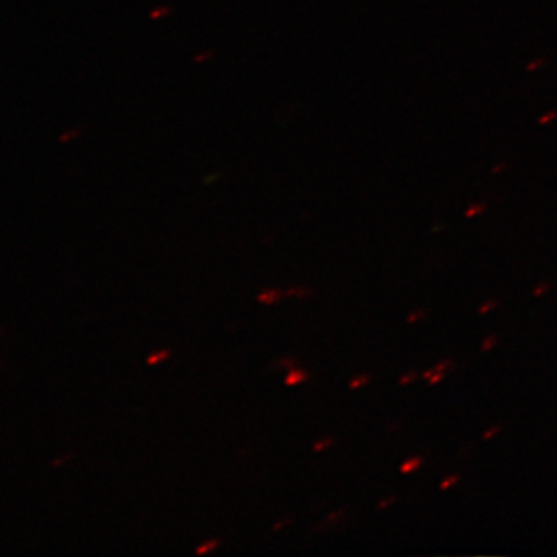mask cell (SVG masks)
Here are the masks:
<instances>
[{"mask_svg":"<svg viewBox=\"0 0 557 557\" xmlns=\"http://www.w3.org/2000/svg\"><path fill=\"white\" fill-rule=\"evenodd\" d=\"M498 431H500V429H498V428H491L490 431H487L486 434L483 435V438L490 440L491 437H494V435H496Z\"/></svg>","mask_w":557,"mask_h":557,"instance_id":"cell-13","label":"cell"},{"mask_svg":"<svg viewBox=\"0 0 557 557\" xmlns=\"http://www.w3.org/2000/svg\"><path fill=\"white\" fill-rule=\"evenodd\" d=\"M394 500H395V498H391V500L381 502L380 508L387 507V505L391 504V502H394Z\"/></svg>","mask_w":557,"mask_h":557,"instance_id":"cell-17","label":"cell"},{"mask_svg":"<svg viewBox=\"0 0 557 557\" xmlns=\"http://www.w3.org/2000/svg\"><path fill=\"white\" fill-rule=\"evenodd\" d=\"M497 304L496 302H491V304H486V306H482L480 307V313H487V311H490L491 309H494V307H496Z\"/></svg>","mask_w":557,"mask_h":557,"instance_id":"cell-12","label":"cell"},{"mask_svg":"<svg viewBox=\"0 0 557 557\" xmlns=\"http://www.w3.org/2000/svg\"><path fill=\"white\" fill-rule=\"evenodd\" d=\"M416 379H417V373L410 372V373H408V375L403 376V379H401V381H399V383L409 384V383H412V381Z\"/></svg>","mask_w":557,"mask_h":557,"instance_id":"cell-10","label":"cell"},{"mask_svg":"<svg viewBox=\"0 0 557 557\" xmlns=\"http://www.w3.org/2000/svg\"><path fill=\"white\" fill-rule=\"evenodd\" d=\"M220 542L219 541H209L205 542L201 547L196 549L197 555H207L208 552H212V549H215L219 547Z\"/></svg>","mask_w":557,"mask_h":557,"instance_id":"cell-5","label":"cell"},{"mask_svg":"<svg viewBox=\"0 0 557 557\" xmlns=\"http://www.w3.org/2000/svg\"><path fill=\"white\" fill-rule=\"evenodd\" d=\"M421 465H423V458H409V460L406 461L405 465H403L401 472L403 474H409V472H413L416 471L417 468H420Z\"/></svg>","mask_w":557,"mask_h":557,"instance_id":"cell-2","label":"cell"},{"mask_svg":"<svg viewBox=\"0 0 557 557\" xmlns=\"http://www.w3.org/2000/svg\"><path fill=\"white\" fill-rule=\"evenodd\" d=\"M330 445H333V440H325V442H319L317 445H314V453H321V450H324L325 448H329Z\"/></svg>","mask_w":557,"mask_h":557,"instance_id":"cell-7","label":"cell"},{"mask_svg":"<svg viewBox=\"0 0 557 557\" xmlns=\"http://www.w3.org/2000/svg\"><path fill=\"white\" fill-rule=\"evenodd\" d=\"M497 344L496 336H490V338L485 339V343H483V351L490 350V348H493Z\"/></svg>","mask_w":557,"mask_h":557,"instance_id":"cell-8","label":"cell"},{"mask_svg":"<svg viewBox=\"0 0 557 557\" xmlns=\"http://www.w3.org/2000/svg\"><path fill=\"white\" fill-rule=\"evenodd\" d=\"M369 381H370V376H368V375L358 376V379H355L354 381H351L350 388L362 387V386H364V384H368Z\"/></svg>","mask_w":557,"mask_h":557,"instance_id":"cell-6","label":"cell"},{"mask_svg":"<svg viewBox=\"0 0 557 557\" xmlns=\"http://www.w3.org/2000/svg\"><path fill=\"white\" fill-rule=\"evenodd\" d=\"M309 379V373L304 372V370H292V372L288 373L287 379H285V384H287V386H298V384L304 383V381Z\"/></svg>","mask_w":557,"mask_h":557,"instance_id":"cell-1","label":"cell"},{"mask_svg":"<svg viewBox=\"0 0 557 557\" xmlns=\"http://www.w3.org/2000/svg\"><path fill=\"white\" fill-rule=\"evenodd\" d=\"M445 376V372H440V370L435 369L434 375L431 376V384L438 383L440 380Z\"/></svg>","mask_w":557,"mask_h":557,"instance_id":"cell-11","label":"cell"},{"mask_svg":"<svg viewBox=\"0 0 557 557\" xmlns=\"http://www.w3.org/2000/svg\"><path fill=\"white\" fill-rule=\"evenodd\" d=\"M435 373V369L434 370H428L426 373H423V379H431L432 375H434Z\"/></svg>","mask_w":557,"mask_h":557,"instance_id":"cell-16","label":"cell"},{"mask_svg":"<svg viewBox=\"0 0 557 557\" xmlns=\"http://www.w3.org/2000/svg\"><path fill=\"white\" fill-rule=\"evenodd\" d=\"M548 284H542L541 287L534 289V295L541 296L542 293L548 292Z\"/></svg>","mask_w":557,"mask_h":557,"instance_id":"cell-14","label":"cell"},{"mask_svg":"<svg viewBox=\"0 0 557 557\" xmlns=\"http://www.w3.org/2000/svg\"><path fill=\"white\" fill-rule=\"evenodd\" d=\"M171 350H163V351H157V354L150 355L148 359H146V362H148L149 366H156L159 364V362H163L164 359L170 358Z\"/></svg>","mask_w":557,"mask_h":557,"instance_id":"cell-4","label":"cell"},{"mask_svg":"<svg viewBox=\"0 0 557 557\" xmlns=\"http://www.w3.org/2000/svg\"><path fill=\"white\" fill-rule=\"evenodd\" d=\"M458 475H453V478L446 479L445 482L442 483V490H448V487L456 485L458 483Z\"/></svg>","mask_w":557,"mask_h":557,"instance_id":"cell-9","label":"cell"},{"mask_svg":"<svg viewBox=\"0 0 557 557\" xmlns=\"http://www.w3.org/2000/svg\"><path fill=\"white\" fill-rule=\"evenodd\" d=\"M423 318V313L410 314L409 322H416V319Z\"/></svg>","mask_w":557,"mask_h":557,"instance_id":"cell-15","label":"cell"},{"mask_svg":"<svg viewBox=\"0 0 557 557\" xmlns=\"http://www.w3.org/2000/svg\"><path fill=\"white\" fill-rule=\"evenodd\" d=\"M278 298H281V293L276 292V289H270V292L262 293V295H259L260 302L263 304H271L277 302Z\"/></svg>","mask_w":557,"mask_h":557,"instance_id":"cell-3","label":"cell"}]
</instances>
